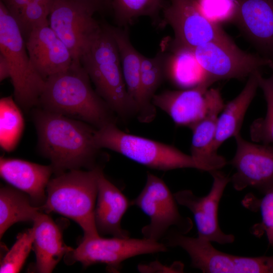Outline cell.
<instances>
[{
    "instance_id": "1",
    "label": "cell",
    "mask_w": 273,
    "mask_h": 273,
    "mask_svg": "<svg viewBox=\"0 0 273 273\" xmlns=\"http://www.w3.org/2000/svg\"><path fill=\"white\" fill-rule=\"evenodd\" d=\"M33 119L39 151L51 161L55 175L66 171L98 166L99 149L94 142L96 128L84 121L38 108Z\"/></svg>"
},
{
    "instance_id": "2",
    "label": "cell",
    "mask_w": 273,
    "mask_h": 273,
    "mask_svg": "<svg viewBox=\"0 0 273 273\" xmlns=\"http://www.w3.org/2000/svg\"><path fill=\"white\" fill-rule=\"evenodd\" d=\"M81 63L49 77L39 99V108L84 121L97 129L116 123V114L92 87Z\"/></svg>"
},
{
    "instance_id": "3",
    "label": "cell",
    "mask_w": 273,
    "mask_h": 273,
    "mask_svg": "<svg viewBox=\"0 0 273 273\" xmlns=\"http://www.w3.org/2000/svg\"><path fill=\"white\" fill-rule=\"evenodd\" d=\"M80 62L96 91L117 115L126 120L136 116V107L126 88L117 45L108 25L102 26Z\"/></svg>"
},
{
    "instance_id": "4",
    "label": "cell",
    "mask_w": 273,
    "mask_h": 273,
    "mask_svg": "<svg viewBox=\"0 0 273 273\" xmlns=\"http://www.w3.org/2000/svg\"><path fill=\"white\" fill-rule=\"evenodd\" d=\"M103 168L98 165L83 171L73 169L50 179L47 199L41 206L46 213L54 212L68 217L82 228L83 238L100 236L95 221L98 181Z\"/></svg>"
},
{
    "instance_id": "5",
    "label": "cell",
    "mask_w": 273,
    "mask_h": 273,
    "mask_svg": "<svg viewBox=\"0 0 273 273\" xmlns=\"http://www.w3.org/2000/svg\"><path fill=\"white\" fill-rule=\"evenodd\" d=\"M94 142L100 149L111 150L153 169H198L190 155L172 145L126 133L119 129L116 123H110L97 129Z\"/></svg>"
},
{
    "instance_id": "6",
    "label": "cell",
    "mask_w": 273,
    "mask_h": 273,
    "mask_svg": "<svg viewBox=\"0 0 273 273\" xmlns=\"http://www.w3.org/2000/svg\"><path fill=\"white\" fill-rule=\"evenodd\" d=\"M0 52L9 66L17 104L25 110L37 106L46 80L34 67L20 28L1 1Z\"/></svg>"
},
{
    "instance_id": "7",
    "label": "cell",
    "mask_w": 273,
    "mask_h": 273,
    "mask_svg": "<svg viewBox=\"0 0 273 273\" xmlns=\"http://www.w3.org/2000/svg\"><path fill=\"white\" fill-rule=\"evenodd\" d=\"M166 246L179 247L189 255L191 266L205 273H273V256L244 257L223 253L211 242L188 237L175 229L163 239Z\"/></svg>"
},
{
    "instance_id": "8",
    "label": "cell",
    "mask_w": 273,
    "mask_h": 273,
    "mask_svg": "<svg viewBox=\"0 0 273 273\" xmlns=\"http://www.w3.org/2000/svg\"><path fill=\"white\" fill-rule=\"evenodd\" d=\"M130 203L150 218V223L142 229L144 238L159 242L172 226L185 235L193 228L191 219L179 213L174 195L165 182L150 172L144 188Z\"/></svg>"
},
{
    "instance_id": "9",
    "label": "cell",
    "mask_w": 273,
    "mask_h": 273,
    "mask_svg": "<svg viewBox=\"0 0 273 273\" xmlns=\"http://www.w3.org/2000/svg\"><path fill=\"white\" fill-rule=\"evenodd\" d=\"M167 250L164 243L144 238H104L99 236L82 238L76 248L64 256V260L67 264L79 262L84 267L105 264L109 271L116 272L120 270L122 263L127 259Z\"/></svg>"
},
{
    "instance_id": "10",
    "label": "cell",
    "mask_w": 273,
    "mask_h": 273,
    "mask_svg": "<svg viewBox=\"0 0 273 273\" xmlns=\"http://www.w3.org/2000/svg\"><path fill=\"white\" fill-rule=\"evenodd\" d=\"M206 79L212 84L226 79H243L264 66L273 70V62L241 50L233 41H211L193 50Z\"/></svg>"
},
{
    "instance_id": "11",
    "label": "cell",
    "mask_w": 273,
    "mask_h": 273,
    "mask_svg": "<svg viewBox=\"0 0 273 273\" xmlns=\"http://www.w3.org/2000/svg\"><path fill=\"white\" fill-rule=\"evenodd\" d=\"M162 10L163 23L174 32L172 51L193 50L208 42L232 40L218 24L202 14L196 0H169Z\"/></svg>"
},
{
    "instance_id": "12",
    "label": "cell",
    "mask_w": 273,
    "mask_h": 273,
    "mask_svg": "<svg viewBox=\"0 0 273 273\" xmlns=\"http://www.w3.org/2000/svg\"><path fill=\"white\" fill-rule=\"evenodd\" d=\"M94 13L75 0L52 3L49 25L69 49L75 63H80L82 54L101 28Z\"/></svg>"
},
{
    "instance_id": "13",
    "label": "cell",
    "mask_w": 273,
    "mask_h": 273,
    "mask_svg": "<svg viewBox=\"0 0 273 273\" xmlns=\"http://www.w3.org/2000/svg\"><path fill=\"white\" fill-rule=\"evenodd\" d=\"M209 172L213 178V183L206 196H197L189 190L179 191L173 195L178 204L187 207L193 213L198 238L220 244L232 243L235 236L221 231L218 219L219 203L231 178L218 170Z\"/></svg>"
},
{
    "instance_id": "14",
    "label": "cell",
    "mask_w": 273,
    "mask_h": 273,
    "mask_svg": "<svg viewBox=\"0 0 273 273\" xmlns=\"http://www.w3.org/2000/svg\"><path fill=\"white\" fill-rule=\"evenodd\" d=\"M234 138L237 150L229 163L236 172L230 181L237 191L249 187L264 194L273 186V145L249 142L240 134Z\"/></svg>"
},
{
    "instance_id": "15",
    "label": "cell",
    "mask_w": 273,
    "mask_h": 273,
    "mask_svg": "<svg viewBox=\"0 0 273 273\" xmlns=\"http://www.w3.org/2000/svg\"><path fill=\"white\" fill-rule=\"evenodd\" d=\"M203 81L184 90H167L155 94L152 103L167 113L176 125L190 128L207 114L218 90Z\"/></svg>"
},
{
    "instance_id": "16",
    "label": "cell",
    "mask_w": 273,
    "mask_h": 273,
    "mask_svg": "<svg viewBox=\"0 0 273 273\" xmlns=\"http://www.w3.org/2000/svg\"><path fill=\"white\" fill-rule=\"evenodd\" d=\"M234 20L249 41L273 62V0H236Z\"/></svg>"
},
{
    "instance_id": "17",
    "label": "cell",
    "mask_w": 273,
    "mask_h": 273,
    "mask_svg": "<svg viewBox=\"0 0 273 273\" xmlns=\"http://www.w3.org/2000/svg\"><path fill=\"white\" fill-rule=\"evenodd\" d=\"M24 40L34 67L45 80L73 63L69 49L49 25L34 28Z\"/></svg>"
},
{
    "instance_id": "18",
    "label": "cell",
    "mask_w": 273,
    "mask_h": 273,
    "mask_svg": "<svg viewBox=\"0 0 273 273\" xmlns=\"http://www.w3.org/2000/svg\"><path fill=\"white\" fill-rule=\"evenodd\" d=\"M224 106L218 89L206 115L190 128L192 131L190 155L199 170L210 172L227 164L226 159L213 148L217 119Z\"/></svg>"
},
{
    "instance_id": "19",
    "label": "cell",
    "mask_w": 273,
    "mask_h": 273,
    "mask_svg": "<svg viewBox=\"0 0 273 273\" xmlns=\"http://www.w3.org/2000/svg\"><path fill=\"white\" fill-rule=\"evenodd\" d=\"M53 173L52 166L43 165L16 158H0L1 177L13 187L28 194L33 205L45 203V189Z\"/></svg>"
},
{
    "instance_id": "20",
    "label": "cell",
    "mask_w": 273,
    "mask_h": 273,
    "mask_svg": "<svg viewBox=\"0 0 273 273\" xmlns=\"http://www.w3.org/2000/svg\"><path fill=\"white\" fill-rule=\"evenodd\" d=\"M130 201L104 175L102 170L98 181V194L95 209V221L100 235L126 238L129 234L121 227V220Z\"/></svg>"
},
{
    "instance_id": "21",
    "label": "cell",
    "mask_w": 273,
    "mask_h": 273,
    "mask_svg": "<svg viewBox=\"0 0 273 273\" xmlns=\"http://www.w3.org/2000/svg\"><path fill=\"white\" fill-rule=\"evenodd\" d=\"M33 223L32 249L36 257L33 271L52 272L63 257L73 248L64 243L61 229L48 214L41 212Z\"/></svg>"
},
{
    "instance_id": "22",
    "label": "cell",
    "mask_w": 273,
    "mask_h": 273,
    "mask_svg": "<svg viewBox=\"0 0 273 273\" xmlns=\"http://www.w3.org/2000/svg\"><path fill=\"white\" fill-rule=\"evenodd\" d=\"M257 71L248 77L241 92L229 102L218 116L214 142V150L217 149L226 140L240 134L246 111L259 87Z\"/></svg>"
},
{
    "instance_id": "23",
    "label": "cell",
    "mask_w": 273,
    "mask_h": 273,
    "mask_svg": "<svg viewBox=\"0 0 273 273\" xmlns=\"http://www.w3.org/2000/svg\"><path fill=\"white\" fill-rule=\"evenodd\" d=\"M108 26L117 45L124 79L129 95L136 107L138 117L143 108L141 84L142 54L132 46L127 30Z\"/></svg>"
},
{
    "instance_id": "24",
    "label": "cell",
    "mask_w": 273,
    "mask_h": 273,
    "mask_svg": "<svg viewBox=\"0 0 273 273\" xmlns=\"http://www.w3.org/2000/svg\"><path fill=\"white\" fill-rule=\"evenodd\" d=\"M33 205L28 194L13 187L0 190V237L13 224L19 222H33L42 211Z\"/></svg>"
},
{
    "instance_id": "25",
    "label": "cell",
    "mask_w": 273,
    "mask_h": 273,
    "mask_svg": "<svg viewBox=\"0 0 273 273\" xmlns=\"http://www.w3.org/2000/svg\"><path fill=\"white\" fill-rule=\"evenodd\" d=\"M167 56L160 53L153 57L142 55L141 67V84L143 108L137 117L142 123L152 121L156 114V108L152 103L156 92L166 75Z\"/></svg>"
},
{
    "instance_id": "26",
    "label": "cell",
    "mask_w": 273,
    "mask_h": 273,
    "mask_svg": "<svg viewBox=\"0 0 273 273\" xmlns=\"http://www.w3.org/2000/svg\"><path fill=\"white\" fill-rule=\"evenodd\" d=\"M172 52L167 58L166 75H170L176 84L190 88L203 81L209 82L193 50L179 49Z\"/></svg>"
},
{
    "instance_id": "27",
    "label": "cell",
    "mask_w": 273,
    "mask_h": 273,
    "mask_svg": "<svg viewBox=\"0 0 273 273\" xmlns=\"http://www.w3.org/2000/svg\"><path fill=\"white\" fill-rule=\"evenodd\" d=\"M12 97L0 101V145L7 152L17 146L24 129L22 114Z\"/></svg>"
},
{
    "instance_id": "28",
    "label": "cell",
    "mask_w": 273,
    "mask_h": 273,
    "mask_svg": "<svg viewBox=\"0 0 273 273\" xmlns=\"http://www.w3.org/2000/svg\"><path fill=\"white\" fill-rule=\"evenodd\" d=\"M117 23L126 26L141 16H156L164 0H109Z\"/></svg>"
},
{
    "instance_id": "29",
    "label": "cell",
    "mask_w": 273,
    "mask_h": 273,
    "mask_svg": "<svg viewBox=\"0 0 273 273\" xmlns=\"http://www.w3.org/2000/svg\"><path fill=\"white\" fill-rule=\"evenodd\" d=\"M258 83L264 96L267 110L264 118L257 119L252 123L250 135L254 142L273 144V74L268 78H264L260 73Z\"/></svg>"
},
{
    "instance_id": "30",
    "label": "cell",
    "mask_w": 273,
    "mask_h": 273,
    "mask_svg": "<svg viewBox=\"0 0 273 273\" xmlns=\"http://www.w3.org/2000/svg\"><path fill=\"white\" fill-rule=\"evenodd\" d=\"M242 203L251 211L259 210L262 221L252 227V233L259 237L265 232L269 243L273 246V186L264 193L262 199H259L252 194H248Z\"/></svg>"
},
{
    "instance_id": "31",
    "label": "cell",
    "mask_w": 273,
    "mask_h": 273,
    "mask_svg": "<svg viewBox=\"0 0 273 273\" xmlns=\"http://www.w3.org/2000/svg\"><path fill=\"white\" fill-rule=\"evenodd\" d=\"M34 238L33 227L18 236L17 241L1 262V273L19 272L32 249Z\"/></svg>"
},
{
    "instance_id": "32",
    "label": "cell",
    "mask_w": 273,
    "mask_h": 273,
    "mask_svg": "<svg viewBox=\"0 0 273 273\" xmlns=\"http://www.w3.org/2000/svg\"><path fill=\"white\" fill-rule=\"evenodd\" d=\"M53 2L32 3L25 6L15 17L13 16L24 39L34 28L49 25V16Z\"/></svg>"
},
{
    "instance_id": "33",
    "label": "cell",
    "mask_w": 273,
    "mask_h": 273,
    "mask_svg": "<svg viewBox=\"0 0 273 273\" xmlns=\"http://www.w3.org/2000/svg\"><path fill=\"white\" fill-rule=\"evenodd\" d=\"M202 14L210 21L217 24L234 20L236 0H196Z\"/></svg>"
},
{
    "instance_id": "34",
    "label": "cell",
    "mask_w": 273,
    "mask_h": 273,
    "mask_svg": "<svg viewBox=\"0 0 273 273\" xmlns=\"http://www.w3.org/2000/svg\"><path fill=\"white\" fill-rule=\"evenodd\" d=\"M54 0H1L11 15L15 17L25 6L34 3L51 2Z\"/></svg>"
},
{
    "instance_id": "35",
    "label": "cell",
    "mask_w": 273,
    "mask_h": 273,
    "mask_svg": "<svg viewBox=\"0 0 273 273\" xmlns=\"http://www.w3.org/2000/svg\"><path fill=\"white\" fill-rule=\"evenodd\" d=\"M94 12H96L102 8L104 6L109 5V0H75Z\"/></svg>"
},
{
    "instance_id": "36",
    "label": "cell",
    "mask_w": 273,
    "mask_h": 273,
    "mask_svg": "<svg viewBox=\"0 0 273 273\" xmlns=\"http://www.w3.org/2000/svg\"><path fill=\"white\" fill-rule=\"evenodd\" d=\"M10 77V71L8 62L5 57L0 55V80L2 81Z\"/></svg>"
}]
</instances>
